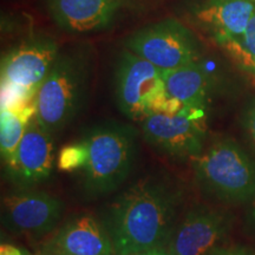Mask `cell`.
<instances>
[{
	"instance_id": "obj_1",
	"label": "cell",
	"mask_w": 255,
	"mask_h": 255,
	"mask_svg": "<svg viewBox=\"0 0 255 255\" xmlns=\"http://www.w3.org/2000/svg\"><path fill=\"white\" fill-rule=\"evenodd\" d=\"M182 202L178 188L144 177L120 194L108 209L105 226L116 255H138L164 248Z\"/></svg>"
},
{
	"instance_id": "obj_2",
	"label": "cell",
	"mask_w": 255,
	"mask_h": 255,
	"mask_svg": "<svg viewBox=\"0 0 255 255\" xmlns=\"http://www.w3.org/2000/svg\"><path fill=\"white\" fill-rule=\"evenodd\" d=\"M137 131L131 126L107 122L92 127L83 142L88 162L83 169V188L90 197L119 189L131 173L137 152Z\"/></svg>"
},
{
	"instance_id": "obj_3",
	"label": "cell",
	"mask_w": 255,
	"mask_h": 255,
	"mask_svg": "<svg viewBox=\"0 0 255 255\" xmlns=\"http://www.w3.org/2000/svg\"><path fill=\"white\" fill-rule=\"evenodd\" d=\"M195 159V181L205 193L228 203L255 197V162L235 141L220 139Z\"/></svg>"
},
{
	"instance_id": "obj_4",
	"label": "cell",
	"mask_w": 255,
	"mask_h": 255,
	"mask_svg": "<svg viewBox=\"0 0 255 255\" xmlns=\"http://www.w3.org/2000/svg\"><path fill=\"white\" fill-rule=\"evenodd\" d=\"M88 64L81 55H59L36 98V120L50 133L63 129L78 113L88 84Z\"/></svg>"
},
{
	"instance_id": "obj_5",
	"label": "cell",
	"mask_w": 255,
	"mask_h": 255,
	"mask_svg": "<svg viewBox=\"0 0 255 255\" xmlns=\"http://www.w3.org/2000/svg\"><path fill=\"white\" fill-rule=\"evenodd\" d=\"M162 73L161 69L131 51L121 53L115 94L117 107L124 116L142 121L150 114L163 113L168 96Z\"/></svg>"
},
{
	"instance_id": "obj_6",
	"label": "cell",
	"mask_w": 255,
	"mask_h": 255,
	"mask_svg": "<svg viewBox=\"0 0 255 255\" xmlns=\"http://www.w3.org/2000/svg\"><path fill=\"white\" fill-rule=\"evenodd\" d=\"M143 137L175 158L201 155L207 132L206 107H183L177 114H150L141 121Z\"/></svg>"
},
{
	"instance_id": "obj_7",
	"label": "cell",
	"mask_w": 255,
	"mask_h": 255,
	"mask_svg": "<svg viewBox=\"0 0 255 255\" xmlns=\"http://www.w3.org/2000/svg\"><path fill=\"white\" fill-rule=\"evenodd\" d=\"M127 49L162 71L181 68L199 59L193 34L176 20H164L137 31L128 39Z\"/></svg>"
},
{
	"instance_id": "obj_8",
	"label": "cell",
	"mask_w": 255,
	"mask_h": 255,
	"mask_svg": "<svg viewBox=\"0 0 255 255\" xmlns=\"http://www.w3.org/2000/svg\"><path fill=\"white\" fill-rule=\"evenodd\" d=\"M64 203L45 191L23 189L1 201V222L7 231L40 238L56 228L62 219Z\"/></svg>"
},
{
	"instance_id": "obj_9",
	"label": "cell",
	"mask_w": 255,
	"mask_h": 255,
	"mask_svg": "<svg viewBox=\"0 0 255 255\" xmlns=\"http://www.w3.org/2000/svg\"><path fill=\"white\" fill-rule=\"evenodd\" d=\"M229 228L228 218L208 207H196L178 220L168 239V255H210Z\"/></svg>"
},
{
	"instance_id": "obj_10",
	"label": "cell",
	"mask_w": 255,
	"mask_h": 255,
	"mask_svg": "<svg viewBox=\"0 0 255 255\" xmlns=\"http://www.w3.org/2000/svg\"><path fill=\"white\" fill-rule=\"evenodd\" d=\"M39 255H116V252L105 223L91 214H79L41 244Z\"/></svg>"
},
{
	"instance_id": "obj_11",
	"label": "cell",
	"mask_w": 255,
	"mask_h": 255,
	"mask_svg": "<svg viewBox=\"0 0 255 255\" xmlns=\"http://www.w3.org/2000/svg\"><path fill=\"white\" fill-rule=\"evenodd\" d=\"M58 56V45L53 39L31 38L2 58L1 81L38 92Z\"/></svg>"
},
{
	"instance_id": "obj_12",
	"label": "cell",
	"mask_w": 255,
	"mask_h": 255,
	"mask_svg": "<svg viewBox=\"0 0 255 255\" xmlns=\"http://www.w3.org/2000/svg\"><path fill=\"white\" fill-rule=\"evenodd\" d=\"M55 163V145L52 133L33 117L28 123L15 154L14 164L7 171L19 187L28 188L50 177Z\"/></svg>"
},
{
	"instance_id": "obj_13",
	"label": "cell",
	"mask_w": 255,
	"mask_h": 255,
	"mask_svg": "<svg viewBox=\"0 0 255 255\" xmlns=\"http://www.w3.org/2000/svg\"><path fill=\"white\" fill-rule=\"evenodd\" d=\"M126 0H47L51 18L62 30L88 33L110 26Z\"/></svg>"
},
{
	"instance_id": "obj_14",
	"label": "cell",
	"mask_w": 255,
	"mask_h": 255,
	"mask_svg": "<svg viewBox=\"0 0 255 255\" xmlns=\"http://www.w3.org/2000/svg\"><path fill=\"white\" fill-rule=\"evenodd\" d=\"M254 13L255 0H207L196 19L222 46L244 36Z\"/></svg>"
},
{
	"instance_id": "obj_15",
	"label": "cell",
	"mask_w": 255,
	"mask_h": 255,
	"mask_svg": "<svg viewBox=\"0 0 255 255\" xmlns=\"http://www.w3.org/2000/svg\"><path fill=\"white\" fill-rule=\"evenodd\" d=\"M162 76L169 98L177 101L182 107H206L210 79L199 60L177 69L165 70Z\"/></svg>"
},
{
	"instance_id": "obj_16",
	"label": "cell",
	"mask_w": 255,
	"mask_h": 255,
	"mask_svg": "<svg viewBox=\"0 0 255 255\" xmlns=\"http://www.w3.org/2000/svg\"><path fill=\"white\" fill-rule=\"evenodd\" d=\"M34 116V104L21 110L2 109L0 113V151L7 171L13 167L18 146Z\"/></svg>"
},
{
	"instance_id": "obj_17",
	"label": "cell",
	"mask_w": 255,
	"mask_h": 255,
	"mask_svg": "<svg viewBox=\"0 0 255 255\" xmlns=\"http://www.w3.org/2000/svg\"><path fill=\"white\" fill-rule=\"evenodd\" d=\"M233 58L255 78V13L240 39L229 41L222 45Z\"/></svg>"
},
{
	"instance_id": "obj_18",
	"label": "cell",
	"mask_w": 255,
	"mask_h": 255,
	"mask_svg": "<svg viewBox=\"0 0 255 255\" xmlns=\"http://www.w3.org/2000/svg\"><path fill=\"white\" fill-rule=\"evenodd\" d=\"M88 162V148L83 141L70 143L60 149L57 157V167L65 173L84 169Z\"/></svg>"
},
{
	"instance_id": "obj_19",
	"label": "cell",
	"mask_w": 255,
	"mask_h": 255,
	"mask_svg": "<svg viewBox=\"0 0 255 255\" xmlns=\"http://www.w3.org/2000/svg\"><path fill=\"white\" fill-rule=\"evenodd\" d=\"M37 92L1 81V110H21L34 104Z\"/></svg>"
},
{
	"instance_id": "obj_20",
	"label": "cell",
	"mask_w": 255,
	"mask_h": 255,
	"mask_svg": "<svg viewBox=\"0 0 255 255\" xmlns=\"http://www.w3.org/2000/svg\"><path fill=\"white\" fill-rule=\"evenodd\" d=\"M242 122H244V128L246 130L248 139L255 150V102L246 110Z\"/></svg>"
},
{
	"instance_id": "obj_21",
	"label": "cell",
	"mask_w": 255,
	"mask_h": 255,
	"mask_svg": "<svg viewBox=\"0 0 255 255\" xmlns=\"http://www.w3.org/2000/svg\"><path fill=\"white\" fill-rule=\"evenodd\" d=\"M0 255H32L30 252L21 247H17L14 245L1 244L0 246Z\"/></svg>"
},
{
	"instance_id": "obj_22",
	"label": "cell",
	"mask_w": 255,
	"mask_h": 255,
	"mask_svg": "<svg viewBox=\"0 0 255 255\" xmlns=\"http://www.w3.org/2000/svg\"><path fill=\"white\" fill-rule=\"evenodd\" d=\"M210 255H252V254L246 250H242V248H229V250L218 248V250L213 252Z\"/></svg>"
},
{
	"instance_id": "obj_23",
	"label": "cell",
	"mask_w": 255,
	"mask_h": 255,
	"mask_svg": "<svg viewBox=\"0 0 255 255\" xmlns=\"http://www.w3.org/2000/svg\"><path fill=\"white\" fill-rule=\"evenodd\" d=\"M138 255H168L165 253L164 248H157V250H152V251H148L144 252V253H141Z\"/></svg>"
},
{
	"instance_id": "obj_24",
	"label": "cell",
	"mask_w": 255,
	"mask_h": 255,
	"mask_svg": "<svg viewBox=\"0 0 255 255\" xmlns=\"http://www.w3.org/2000/svg\"><path fill=\"white\" fill-rule=\"evenodd\" d=\"M251 220H252V223H253V226L255 227V197L253 199V203H252V209H251Z\"/></svg>"
},
{
	"instance_id": "obj_25",
	"label": "cell",
	"mask_w": 255,
	"mask_h": 255,
	"mask_svg": "<svg viewBox=\"0 0 255 255\" xmlns=\"http://www.w3.org/2000/svg\"><path fill=\"white\" fill-rule=\"evenodd\" d=\"M38 255H39V254H38Z\"/></svg>"
}]
</instances>
